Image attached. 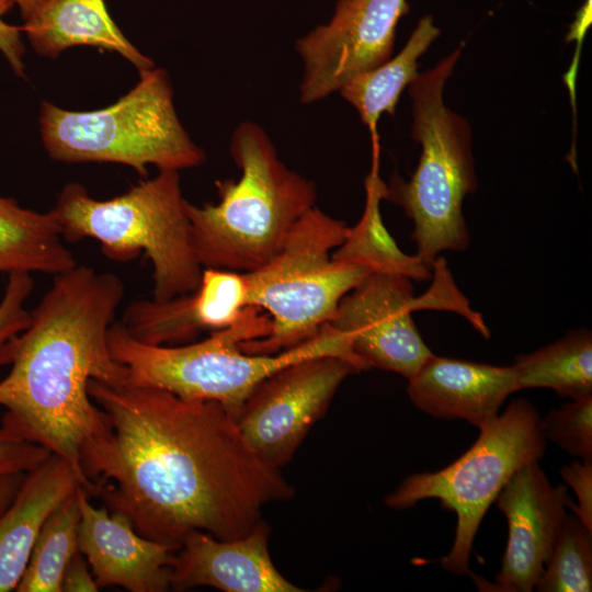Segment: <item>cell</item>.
I'll return each instance as SVG.
<instances>
[{"label": "cell", "mask_w": 592, "mask_h": 592, "mask_svg": "<svg viewBox=\"0 0 592 592\" xmlns=\"http://www.w3.org/2000/svg\"><path fill=\"white\" fill-rule=\"evenodd\" d=\"M88 392L110 422L81 454L90 494L141 536L177 549L193 531L237 539L262 520L266 504L294 497L218 402L95 379Z\"/></svg>", "instance_id": "1"}, {"label": "cell", "mask_w": 592, "mask_h": 592, "mask_svg": "<svg viewBox=\"0 0 592 592\" xmlns=\"http://www.w3.org/2000/svg\"><path fill=\"white\" fill-rule=\"evenodd\" d=\"M123 297L124 284L113 273L77 264L55 275L0 380L1 424L67 460L87 494L93 483L82 473L81 454L110 430L88 384L123 386L128 378L107 341Z\"/></svg>", "instance_id": "2"}, {"label": "cell", "mask_w": 592, "mask_h": 592, "mask_svg": "<svg viewBox=\"0 0 592 592\" xmlns=\"http://www.w3.org/2000/svg\"><path fill=\"white\" fill-rule=\"evenodd\" d=\"M270 328V317L258 307L248 306L234 325L213 331L201 341L145 344L133 339L119 321L111 326L107 341L114 360L127 369L126 385L156 387L190 400L215 401L235 420L260 383L295 362L335 356L360 371L369 368L354 353L349 335L330 323L276 354H249L241 349V342L264 338Z\"/></svg>", "instance_id": "3"}, {"label": "cell", "mask_w": 592, "mask_h": 592, "mask_svg": "<svg viewBox=\"0 0 592 592\" xmlns=\"http://www.w3.org/2000/svg\"><path fill=\"white\" fill-rule=\"evenodd\" d=\"M230 155L240 178L215 182L217 204L186 201L185 209L202 267L247 273L281 250L294 225L315 207L317 189L281 161L257 123L244 121L235 128Z\"/></svg>", "instance_id": "4"}, {"label": "cell", "mask_w": 592, "mask_h": 592, "mask_svg": "<svg viewBox=\"0 0 592 592\" xmlns=\"http://www.w3.org/2000/svg\"><path fill=\"white\" fill-rule=\"evenodd\" d=\"M186 200L177 170H159L124 194L96 200L71 182L50 210L66 242L91 238L110 260L127 263L146 254L152 265V298L195 291L203 267L190 240Z\"/></svg>", "instance_id": "5"}, {"label": "cell", "mask_w": 592, "mask_h": 592, "mask_svg": "<svg viewBox=\"0 0 592 592\" xmlns=\"http://www.w3.org/2000/svg\"><path fill=\"white\" fill-rule=\"evenodd\" d=\"M460 53L457 47L409 84L411 137L420 144L421 157L409 181L394 173L383 190V200L400 206L413 221L417 255L431 266L440 252H462L469 244L463 202L477 187L471 129L443 101Z\"/></svg>", "instance_id": "6"}, {"label": "cell", "mask_w": 592, "mask_h": 592, "mask_svg": "<svg viewBox=\"0 0 592 592\" xmlns=\"http://www.w3.org/2000/svg\"><path fill=\"white\" fill-rule=\"evenodd\" d=\"M139 82L110 106L69 111L43 102L39 130L49 157L59 162H111L147 177L159 170L201 166L205 151L189 136L177 115L167 71L151 68Z\"/></svg>", "instance_id": "7"}, {"label": "cell", "mask_w": 592, "mask_h": 592, "mask_svg": "<svg viewBox=\"0 0 592 592\" xmlns=\"http://www.w3.org/2000/svg\"><path fill=\"white\" fill-rule=\"evenodd\" d=\"M348 230L344 221L315 206L270 261L243 273L248 305L271 320L266 337L240 343L246 353L276 354L314 337L330 322L342 297L373 272L332 259L330 252L341 246Z\"/></svg>", "instance_id": "8"}, {"label": "cell", "mask_w": 592, "mask_h": 592, "mask_svg": "<svg viewBox=\"0 0 592 592\" xmlns=\"http://www.w3.org/2000/svg\"><path fill=\"white\" fill-rule=\"evenodd\" d=\"M478 429L477 441L458 459L435 473L408 476L385 499L395 510L437 499L456 513L455 539L440 563L458 576L469 572L474 539L489 506L516 470L544 457L547 445L542 418L525 399L513 400Z\"/></svg>", "instance_id": "9"}, {"label": "cell", "mask_w": 592, "mask_h": 592, "mask_svg": "<svg viewBox=\"0 0 592 592\" xmlns=\"http://www.w3.org/2000/svg\"><path fill=\"white\" fill-rule=\"evenodd\" d=\"M361 371L335 356L295 362L260 383L236 420L244 440L265 464L286 465L327 411L335 391Z\"/></svg>", "instance_id": "10"}, {"label": "cell", "mask_w": 592, "mask_h": 592, "mask_svg": "<svg viewBox=\"0 0 592 592\" xmlns=\"http://www.w3.org/2000/svg\"><path fill=\"white\" fill-rule=\"evenodd\" d=\"M409 11L407 0H338L329 22L295 43L304 68L300 102L320 101L389 59L397 25Z\"/></svg>", "instance_id": "11"}, {"label": "cell", "mask_w": 592, "mask_h": 592, "mask_svg": "<svg viewBox=\"0 0 592 592\" xmlns=\"http://www.w3.org/2000/svg\"><path fill=\"white\" fill-rule=\"evenodd\" d=\"M417 309L411 280L372 272L342 297L330 325L346 333L368 367L410 379L433 355L411 316Z\"/></svg>", "instance_id": "12"}, {"label": "cell", "mask_w": 592, "mask_h": 592, "mask_svg": "<svg viewBox=\"0 0 592 592\" xmlns=\"http://www.w3.org/2000/svg\"><path fill=\"white\" fill-rule=\"evenodd\" d=\"M570 500L567 488L553 486L538 462L515 471L496 499L509 533L493 590H534L567 519Z\"/></svg>", "instance_id": "13"}, {"label": "cell", "mask_w": 592, "mask_h": 592, "mask_svg": "<svg viewBox=\"0 0 592 592\" xmlns=\"http://www.w3.org/2000/svg\"><path fill=\"white\" fill-rule=\"evenodd\" d=\"M81 520L78 549L84 556L99 589L119 587L130 592L171 590L174 547L141 536L128 517L95 508L78 487Z\"/></svg>", "instance_id": "14"}, {"label": "cell", "mask_w": 592, "mask_h": 592, "mask_svg": "<svg viewBox=\"0 0 592 592\" xmlns=\"http://www.w3.org/2000/svg\"><path fill=\"white\" fill-rule=\"evenodd\" d=\"M248 306L243 273L203 269L195 291L168 300H134L119 322L138 342L180 345L195 341L204 331L230 327Z\"/></svg>", "instance_id": "15"}, {"label": "cell", "mask_w": 592, "mask_h": 592, "mask_svg": "<svg viewBox=\"0 0 592 592\" xmlns=\"http://www.w3.org/2000/svg\"><path fill=\"white\" fill-rule=\"evenodd\" d=\"M269 536L270 526L263 520L248 535L231 540L191 532L175 551L171 590L210 587L224 592H303L275 568Z\"/></svg>", "instance_id": "16"}, {"label": "cell", "mask_w": 592, "mask_h": 592, "mask_svg": "<svg viewBox=\"0 0 592 592\" xmlns=\"http://www.w3.org/2000/svg\"><path fill=\"white\" fill-rule=\"evenodd\" d=\"M408 382V396L418 409L437 419H463L477 428L497 418L506 398L519 390L513 366L434 354Z\"/></svg>", "instance_id": "17"}, {"label": "cell", "mask_w": 592, "mask_h": 592, "mask_svg": "<svg viewBox=\"0 0 592 592\" xmlns=\"http://www.w3.org/2000/svg\"><path fill=\"white\" fill-rule=\"evenodd\" d=\"M78 486L73 468L55 454L25 474L0 514V592L15 591L43 524Z\"/></svg>", "instance_id": "18"}, {"label": "cell", "mask_w": 592, "mask_h": 592, "mask_svg": "<svg viewBox=\"0 0 592 592\" xmlns=\"http://www.w3.org/2000/svg\"><path fill=\"white\" fill-rule=\"evenodd\" d=\"M33 49L55 58L73 46L114 52L140 72L155 67L122 33L104 0H46L21 26Z\"/></svg>", "instance_id": "19"}, {"label": "cell", "mask_w": 592, "mask_h": 592, "mask_svg": "<svg viewBox=\"0 0 592 592\" xmlns=\"http://www.w3.org/2000/svg\"><path fill=\"white\" fill-rule=\"evenodd\" d=\"M65 242L50 212L24 208L0 195V273L66 272L78 263Z\"/></svg>", "instance_id": "20"}, {"label": "cell", "mask_w": 592, "mask_h": 592, "mask_svg": "<svg viewBox=\"0 0 592 592\" xmlns=\"http://www.w3.org/2000/svg\"><path fill=\"white\" fill-rule=\"evenodd\" d=\"M440 33L433 18L423 16L396 56L374 69L355 76L338 91L356 110L373 137L376 135L380 115L395 114L401 92L419 76L418 58L426 52Z\"/></svg>", "instance_id": "21"}, {"label": "cell", "mask_w": 592, "mask_h": 592, "mask_svg": "<svg viewBox=\"0 0 592 592\" xmlns=\"http://www.w3.org/2000/svg\"><path fill=\"white\" fill-rule=\"evenodd\" d=\"M384 186L385 183L373 170L365 180L364 213L354 227H349L344 241L332 253V259L365 265L373 272L398 274L415 281L430 280L433 267L417 254L403 253L383 224L379 203Z\"/></svg>", "instance_id": "22"}, {"label": "cell", "mask_w": 592, "mask_h": 592, "mask_svg": "<svg viewBox=\"0 0 592 592\" xmlns=\"http://www.w3.org/2000/svg\"><path fill=\"white\" fill-rule=\"evenodd\" d=\"M512 366L519 390L549 388L571 400L592 396L591 331H570L549 345L516 356Z\"/></svg>", "instance_id": "23"}, {"label": "cell", "mask_w": 592, "mask_h": 592, "mask_svg": "<svg viewBox=\"0 0 592 592\" xmlns=\"http://www.w3.org/2000/svg\"><path fill=\"white\" fill-rule=\"evenodd\" d=\"M78 487L43 524L16 592H61L64 572L79 551Z\"/></svg>", "instance_id": "24"}, {"label": "cell", "mask_w": 592, "mask_h": 592, "mask_svg": "<svg viewBox=\"0 0 592 592\" xmlns=\"http://www.w3.org/2000/svg\"><path fill=\"white\" fill-rule=\"evenodd\" d=\"M534 589L539 592L592 590V531L576 515H567Z\"/></svg>", "instance_id": "25"}, {"label": "cell", "mask_w": 592, "mask_h": 592, "mask_svg": "<svg viewBox=\"0 0 592 592\" xmlns=\"http://www.w3.org/2000/svg\"><path fill=\"white\" fill-rule=\"evenodd\" d=\"M546 440L581 460H592V396L551 409L542 419Z\"/></svg>", "instance_id": "26"}, {"label": "cell", "mask_w": 592, "mask_h": 592, "mask_svg": "<svg viewBox=\"0 0 592 592\" xmlns=\"http://www.w3.org/2000/svg\"><path fill=\"white\" fill-rule=\"evenodd\" d=\"M33 288L31 273H9L0 300V367L11 364L18 338L30 325L31 311L26 309L25 301Z\"/></svg>", "instance_id": "27"}, {"label": "cell", "mask_w": 592, "mask_h": 592, "mask_svg": "<svg viewBox=\"0 0 592 592\" xmlns=\"http://www.w3.org/2000/svg\"><path fill=\"white\" fill-rule=\"evenodd\" d=\"M50 452L0 425V478L29 473L49 456Z\"/></svg>", "instance_id": "28"}, {"label": "cell", "mask_w": 592, "mask_h": 592, "mask_svg": "<svg viewBox=\"0 0 592 592\" xmlns=\"http://www.w3.org/2000/svg\"><path fill=\"white\" fill-rule=\"evenodd\" d=\"M560 475L577 496L578 504L570 500L569 509L592 531V460H574L563 466Z\"/></svg>", "instance_id": "29"}, {"label": "cell", "mask_w": 592, "mask_h": 592, "mask_svg": "<svg viewBox=\"0 0 592 592\" xmlns=\"http://www.w3.org/2000/svg\"><path fill=\"white\" fill-rule=\"evenodd\" d=\"M10 5L0 3V53L8 60L14 73L25 77L24 54L25 48L21 39L22 30L3 20V15L10 10Z\"/></svg>", "instance_id": "30"}, {"label": "cell", "mask_w": 592, "mask_h": 592, "mask_svg": "<svg viewBox=\"0 0 592 592\" xmlns=\"http://www.w3.org/2000/svg\"><path fill=\"white\" fill-rule=\"evenodd\" d=\"M99 590L93 573L89 570L88 561L78 551L64 572L61 592H95Z\"/></svg>", "instance_id": "31"}, {"label": "cell", "mask_w": 592, "mask_h": 592, "mask_svg": "<svg viewBox=\"0 0 592 592\" xmlns=\"http://www.w3.org/2000/svg\"><path fill=\"white\" fill-rule=\"evenodd\" d=\"M25 474H13L0 478V514L13 500Z\"/></svg>", "instance_id": "32"}, {"label": "cell", "mask_w": 592, "mask_h": 592, "mask_svg": "<svg viewBox=\"0 0 592 592\" xmlns=\"http://www.w3.org/2000/svg\"><path fill=\"white\" fill-rule=\"evenodd\" d=\"M46 0H0V3L12 7L16 4L21 15L25 21L29 19Z\"/></svg>", "instance_id": "33"}]
</instances>
